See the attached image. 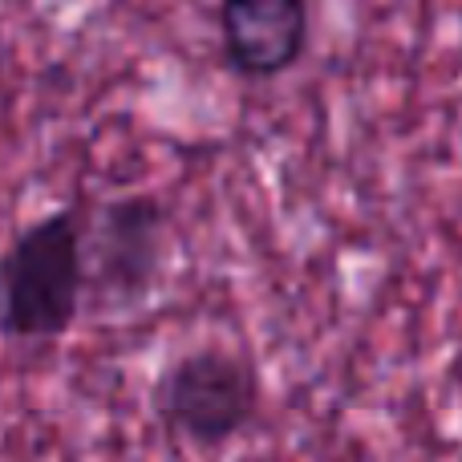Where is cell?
<instances>
[{"label": "cell", "mask_w": 462, "mask_h": 462, "mask_svg": "<svg viewBox=\"0 0 462 462\" xmlns=\"http://www.w3.org/2000/svg\"><path fill=\"white\" fill-rule=\"evenodd\" d=\"M86 224L65 208L37 219L0 252V333L61 337L86 300Z\"/></svg>", "instance_id": "obj_1"}, {"label": "cell", "mask_w": 462, "mask_h": 462, "mask_svg": "<svg viewBox=\"0 0 462 462\" xmlns=\"http://www.w3.org/2000/svg\"><path fill=\"white\" fill-rule=\"evenodd\" d=\"M260 406V382L247 357L219 345L187 349L151 385L159 426L191 447L216 450L244 434Z\"/></svg>", "instance_id": "obj_2"}, {"label": "cell", "mask_w": 462, "mask_h": 462, "mask_svg": "<svg viewBox=\"0 0 462 462\" xmlns=\"http://www.w3.org/2000/svg\"><path fill=\"white\" fill-rule=\"evenodd\" d=\"M167 247V211L151 195H122L86 236V296L102 309H130L151 292Z\"/></svg>", "instance_id": "obj_3"}, {"label": "cell", "mask_w": 462, "mask_h": 462, "mask_svg": "<svg viewBox=\"0 0 462 462\" xmlns=\"http://www.w3.org/2000/svg\"><path fill=\"white\" fill-rule=\"evenodd\" d=\"M219 41L231 73L280 78L309 45V0H219Z\"/></svg>", "instance_id": "obj_4"}]
</instances>
